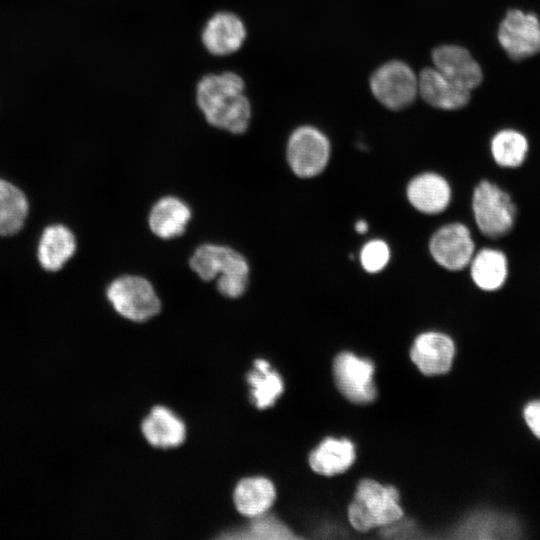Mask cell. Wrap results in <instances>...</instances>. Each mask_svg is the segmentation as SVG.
<instances>
[{"label":"cell","mask_w":540,"mask_h":540,"mask_svg":"<svg viewBox=\"0 0 540 540\" xmlns=\"http://www.w3.org/2000/svg\"><path fill=\"white\" fill-rule=\"evenodd\" d=\"M195 99L210 125L234 134L247 130L252 108L239 74L225 71L204 75L196 85Z\"/></svg>","instance_id":"obj_1"},{"label":"cell","mask_w":540,"mask_h":540,"mask_svg":"<svg viewBox=\"0 0 540 540\" xmlns=\"http://www.w3.org/2000/svg\"><path fill=\"white\" fill-rule=\"evenodd\" d=\"M191 269L203 280L219 276L217 289L229 298L241 296L248 284L249 266L246 259L230 247L204 244L190 259Z\"/></svg>","instance_id":"obj_2"},{"label":"cell","mask_w":540,"mask_h":540,"mask_svg":"<svg viewBox=\"0 0 540 540\" xmlns=\"http://www.w3.org/2000/svg\"><path fill=\"white\" fill-rule=\"evenodd\" d=\"M402 515L398 491L370 479L359 482L348 508L349 521L359 531L387 526Z\"/></svg>","instance_id":"obj_3"},{"label":"cell","mask_w":540,"mask_h":540,"mask_svg":"<svg viewBox=\"0 0 540 540\" xmlns=\"http://www.w3.org/2000/svg\"><path fill=\"white\" fill-rule=\"evenodd\" d=\"M472 211L478 230L489 239L507 236L516 223L517 207L513 198L490 180H481L475 186Z\"/></svg>","instance_id":"obj_4"},{"label":"cell","mask_w":540,"mask_h":540,"mask_svg":"<svg viewBox=\"0 0 540 540\" xmlns=\"http://www.w3.org/2000/svg\"><path fill=\"white\" fill-rule=\"evenodd\" d=\"M331 145L327 136L310 125L296 128L287 142V161L295 175L313 178L328 165Z\"/></svg>","instance_id":"obj_5"},{"label":"cell","mask_w":540,"mask_h":540,"mask_svg":"<svg viewBox=\"0 0 540 540\" xmlns=\"http://www.w3.org/2000/svg\"><path fill=\"white\" fill-rule=\"evenodd\" d=\"M106 295L116 312L132 321H146L160 311V300L153 286L140 276L115 279Z\"/></svg>","instance_id":"obj_6"},{"label":"cell","mask_w":540,"mask_h":540,"mask_svg":"<svg viewBox=\"0 0 540 540\" xmlns=\"http://www.w3.org/2000/svg\"><path fill=\"white\" fill-rule=\"evenodd\" d=\"M497 40L514 61H522L540 53V19L534 13L509 9L497 30Z\"/></svg>","instance_id":"obj_7"},{"label":"cell","mask_w":540,"mask_h":540,"mask_svg":"<svg viewBox=\"0 0 540 540\" xmlns=\"http://www.w3.org/2000/svg\"><path fill=\"white\" fill-rule=\"evenodd\" d=\"M375 98L391 110L408 107L418 94V77L404 62L393 60L380 66L370 78Z\"/></svg>","instance_id":"obj_8"},{"label":"cell","mask_w":540,"mask_h":540,"mask_svg":"<svg viewBox=\"0 0 540 540\" xmlns=\"http://www.w3.org/2000/svg\"><path fill=\"white\" fill-rule=\"evenodd\" d=\"M429 251L441 267L449 271H460L469 266L475 253V243L465 224L452 222L433 233Z\"/></svg>","instance_id":"obj_9"},{"label":"cell","mask_w":540,"mask_h":540,"mask_svg":"<svg viewBox=\"0 0 540 540\" xmlns=\"http://www.w3.org/2000/svg\"><path fill=\"white\" fill-rule=\"evenodd\" d=\"M333 373L338 389L351 402L365 404L374 400V364L370 360L342 352L334 360Z\"/></svg>","instance_id":"obj_10"},{"label":"cell","mask_w":540,"mask_h":540,"mask_svg":"<svg viewBox=\"0 0 540 540\" xmlns=\"http://www.w3.org/2000/svg\"><path fill=\"white\" fill-rule=\"evenodd\" d=\"M247 30L243 20L230 11L213 14L201 32L205 49L215 56H226L237 52L245 42Z\"/></svg>","instance_id":"obj_11"},{"label":"cell","mask_w":540,"mask_h":540,"mask_svg":"<svg viewBox=\"0 0 540 540\" xmlns=\"http://www.w3.org/2000/svg\"><path fill=\"white\" fill-rule=\"evenodd\" d=\"M435 68L458 86L472 92L483 79L481 66L464 47L441 45L432 52Z\"/></svg>","instance_id":"obj_12"},{"label":"cell","mask_w":540,"mask_h":540,"mask_svg":"<svg viewBox=\"0 0 540 540\" xmlns=\"http://www.w3.org/2000/svg\"><path fill=\"white\" fill-rule=\"evenodd\" d=\"M455 354L453 340L440 332H424L416 337L410 349V357L425 375L446 373Z\"/></svg>","instance_id":"obj_13"},{"label":"cell","mask_w":540,"mask_h":540,"mask_svg":"<svg viewBox=\"0 0 540 540\" xmlns=\"http://www.w3.org/2000/svg\"><path fill=\"white\" fill-rule=\"evenodd\" d=\"M409 203L428 215L442 213L450 204L452 192L449 182L435 172H424L413 177L406 188Z\"/></svg>","instance_id":"obj_14"},{"label":"cell","mask_w":540,"mask_h":540,"mask_svg":"<svg viewBox=\"0 0 540 540\" xmlns=\"http://www.w3.org/2000/svg\"><path fill=\"white\" fill-rule=\"evenodd\" d=\"M418 93L430 106L443 110L463 108L471 98V91L458 86L435 67L420 72Z\"/></svg>","instance_id":"obj_15"},{"label":"cell","mask_w":540,"mask_h":540,"mask_svg":"<svg viewBox=\"0 0 540 540\" xmlns=\"http://www.w3.org/2000/svg\"><path fill=\"white\" fill-rule=\"evenodd\" d=\"M473 283L482 291L496 292L509 276V261L499 249L485 247L475 252L469 263Z\"/></svg>","instance_id":"obj_16"},{"label":"cell","mask_w":540,"mask_h":540,"mask_svg":"<svg viewBox=\"0 0 540 540\" xmlns=\"http://www.w3.org/2000/svg\"><path fill=\"white\" fill-rule=\"evenodd\" d=\"M75 250L76 240L72 231L62 224H53L41 234L37 257L43 269L56 272L63 268Z\"/></svg>","instance_id":"obj_17"},{"label":"cell","mask_w":540,"mask_h":540,"mask_svg":"<svg viewBox=\"0 0 540 540\" xmlns=\"http://www.w3.org/2000/svg\"><path fill=\"white\" fill-rule=\"evenodd\" d=\"M461 537L477 539H515L520 537V527L510 516L479 512L467 518L457 529Z\"/></svg>","instance_id":"obj_18"},{"label":"cell","mask_w":540,"mask_h":540,"mask_svg":"<svg viewBox=\"0 0 540 540\" xmlns=\"http://www.w3.org/2000/svg\"><path fill=\"white\" fill-rule=\"evenodd\" d=\"M190 218L191 211L186 203L179 198L167 196L153 206L149 226L158 237L170 239L184 232Z\"/></svg>","instance_id":"obj_19"},{"label":"cell","mask_w":540,"mask_h":540,"mask_svg":"<svg viewBox=\"0 0 540 540\" xmlns=\"http://www.w3.org/2000/svg\"><path fill=\"white\" fill-rule=\"evenodd\" d=\"M146 440L159 448H170L181 444L185 438V426L171 410L156 406L142 423Z\"/></svg>","instance_id":"obj_20"},{"label":"cell","mask_w":540,"mask_h":540,"mask_svg":"<svg viewBox=\"0 0 540 540\" xmlns=\"http://www.w3.org/2000/svg\"><path fill=\"white\" fill-rule=\"evenodd\" d=\"M354 459L355 448L351 441L329 437L311 452L309 463L316 473L331 476L347 470Z\"/></svg>","instance_id":"obj_21"},{"label":"cell","mask_w":540,"mask_h":540,"mask_svg":"<svg viewBox=\"0 0 540 540\" xmlns=\"http://www.w3.org/2000/svg\"><path fill=\"white\" fill-rule=\"evenodd\" d=\"M276 497L273 483L264 477L242 479L234 490V503L237 510L248 517L266 513Z\"/></svg>","instance_id":"obj_22"},{"label":"cell","mask_w":540,"mask_h":540,"mask_svg":"<svg viewBox=\"0 0 540 540\" xmlns=\"http://www.w3.org/2000/svg\"><path fill=\"white\" fill-rule=\"evenodd\" d=\"M29 212L25 194L14 184L0 178V236L17 234Z\"/></svg>","instance_id":"obj_23"},{"label":"cell","mask_w":540,"mask_h":540,"mask_svg":"<svg viewBox=\"0 0 540 540\" xmlns=\"http://www.w3.org/2000/svg\"><path fill=\"white\" fill-rule=\"evenodd\" d=\"M490 152L499 167L519 168L528 156L529 142L527 137L516 129H501L491 138Z\"/></svg>","instance_id":"obj_24"},{"label":"cell","mask_w":540,"mask_h":540,"mask_svg":"<svg viewBox=\"0 0 540 540\" xmlns=\"http://www.w3.org/2000/svg\"><path fill=\"white\" fill-rule=\"evenodd\" d=\"M251 396L259 409L272 406L284 390L281 376L266 360L258 359L248 374Z\"/></svg>","instance_id":"obj_25"},{"label":"cell","mask_w":540,"mask_h":540,"mask_svg":"<svg viewBox=\"0 0 540 540\" xmlns=\"http://www.w3.org/2000/svg\"><path fill=\"white\" fill-rule=\"evenodd\" d=\"M223 538L229 539H256V540H283L294 539L296 536L279 519L267 512L253 517L251 523Z\"/></svg>","instance_id":"obj_26"},{"label":"cell","mask_w":540,"mask_h":540,"mask_svg":"<svg viewBox=\"0 0 540 540\" xmlns=\"http://www.w3.org/2000/svg\"><path fill=\"white\" fill-rule=\"evenodd\" d=\"M390 248L382 239H373L365 243L360 251V263L368 273L382 271L390 260Z\"/></svg>","instance_id":"obj_27"},{"label":"cell","mask_w":540,"mask_h":540,"mask_svg":"<svg viewBox=\"0 0 540 540\" xmlns=\"http://www.w3.org/2000/svg\"><path fill=\"white\" fill-rule=\"evenodd\" d=\"M524 418L533 434L540 439V400L532 401L526 405Z\"/></svg>","instance_id":"obj_28"},{"label":"cell","mask_w":540,"mask_h":540,"mask_svg":"<svg viewBox=\"0 0 540 540\" xmlns=\"http://www.w3.org/2000/svg\"><path fill=\"white\" fill-rule=\"evenodd\" d=\"M369 225L364 219H359L354 224V229L358 234H365L368 231Z\"/></svg>","instance_id":"obj_29"}]
</instances>
